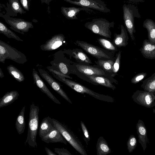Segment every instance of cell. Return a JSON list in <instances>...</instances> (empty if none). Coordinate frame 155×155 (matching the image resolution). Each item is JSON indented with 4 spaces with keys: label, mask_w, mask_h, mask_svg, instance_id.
<instances>
[{
    "label": "cell",
    "mask_w": 155,
    "mask_h": 155,
    "mask_svg": "<svg viewBox=\"0 0 155 155\" xmlns=\"http://www.w3.org/2000/svg\"><path fill=\"white\" fill-rule=\"evenodd\" d=\"M114 60L115 57L114 58L112 59H98L95 62L97 67L114 77L113 69Z\"/></svg>",
    "instance_id": "23"
},
{
    "label": "cell",
    "mask_w": 155,
    "mask_h": 155,
    "mask_svg": "<svg viewBox=\"0 0 155 155\" xmlns=\"http://www.w3.org/2000/svg\"><path fill=\"white\" fill-rule=\"evenodd\" d=\"M147 74L146 72H141L137 74L131 79V82L133 84H136L146 77Z\"/></svg>",
    "instance_id": "36"
},
{
    "label": "cell",
    "mask_w": 155,
    "mask_h": 155,
    "mask_svg": "<svg viewBox=\"0 0 155 155\" xmlns=\"http://www.w3.org/2000/svg\"><path fill=\"white\" fill-rule=\"evenodd\" d=\"M64 1L74 5L91 8L101 12L108 13L110 10L107 5L101 0H64Z\"/></svg>",
    "instance_id": "9"
},
{
    "label": "cell",
    "mask_w": 155,
    "mask_h": 155,
    "mask_svg": "<svg viewBox=\"0 0 155 155\" xmlns=\"http://www.w3.org/2000/svg\"><path fill=\"white\" fill-rule=\"evenodd\" d=\"M31 0H19L20 3L23 8L25 10L29 11L30 5Z\"/></svg>",
    "instance_id": "38"
},
{
    "label": "cell",
    "mask_w": 155,
    "mask_h": 155,
    "mask_svg": "<svg viewBox=\"0 0 155 155\" xmlns=\"http://www.w3.org/2000/svg\"><path fill=\"white\" fill-rule=\"evenodd\" d=\"M61 10L63 15L70 20L77 19L76 15L81 11H92L89 8L86 7L77 8L74 7H67L62 6Z\"/></svg>",
    "instance_id": "21"
},
{
    "label": "cell",
    "mask_w": 155,
    "mask_h": 155,
    "mask_svg": "<svg viewBox=\"0 0 155 155\" xmlns=\"http://www.w3.org/2000/svg\"><path fill=\"white\" fill-rule=\"evenodd\" d=\"M137 144V140L135 137L131 135L127 142V149L129 153H132L136 148Z\"/></svg>",
    "instance_id": "34"
},
{
    "label": "cell",
    "mask_w": 155,
    "mask_h": 155,
    "mask_svg": "<svg viewBox=\"0 0 155 155\" xmlns=\"http://www.w3.org/2000/svg\"><path fill=\"white\" fill-rule=\"evenodd\" d=\"M4 73L1 69L0 68V78H3L4 77Z\"/></svg>",
    "instance_id": "43"
},
{
    "label": "cell",
    "mask_w": 155,
    "mask_h": 155,
    "mask_svg": "<svg viewBox=\"0 0 155 155\" xmlns=\"http://www.w3.org/2000/svg\"><path fill=\"white\" fill-rule=\"evenodd\" d=\"M97 40L98 43L104 49L114 53L117 51V47L110 41L102 38H98Z\"/></svg>",
    "instance_id": "29"
},
{
    "label": "cell",
    "mask_w": 155,
    "mask_h": 155,
    "mask_svg": "<svg viewBox=\"0 0 155 155\" xmlns=\"http://www.w3.org/2000/svg\"><path fill=\"white\" fill-rule=\"evenodd\" d=\"M76 43L86 52L98 59H112L114 58V53L104 48L84 41H77Z\"/></svg>",
    "instance_id": "7"
},
{
    "label": "cell",
    "mask_w": 155,
    "mask_h": 155,
    "mask_svg": "<svg viewBox=\"0 0 155 155\" xmlns=\"http://www.w3.org/2000/svg\"><path fill=\"white\" fill-rule=\"evenodd\" d=\"M2 18L10 26V29L22 35H24L25 33L28 32L30 28L34 27L31 22L21 18L12 17L6 14H3Z\"/></svg>",
    "instance_id": "8"
},
{
    "label": "cell",
    "mask_w": 155,
    "mask_h": 155,
    "mask_svg": "<svg viewBox=\"0 0 155 155\" xmlns=\"http://www.w3.org/2000/svg\"><path fill=\"white\" fill-rule=\"evenodd\" d=\"M121 32L120 34L115 33L113 42L118 48L125 47L128 44L129 36L126 29L122 25L120 26Z\"/></svg>",
    "instance_id": "19"
},
{
    "label": "cell",
    "mask_w": 155,
    "mask_h": 155,
    "mask_svg": "<svg viewBox=\"0 0 155 155\" xmlns=\"http://www.w3.org/2000/svg\"><path fill=\"white\" fill-rule=\"evenodd\" d=\"M19 96L18 93L16 91L7 92L0 99V108L10 104L17 99Z\"/></svg>",
    "instance_id": "25"
},
{
    "label": "cell",
    "mask_w": 155,
    "mask_h": 155,
    "mask_svg": "<svg viewBox=\"0 0 155 155\" xmlns=\"http://www.w3.org/2000/svg\"><path fill=\"white\" fill-rule=\"evenodd\" d=\"M38 70L41 75L50 86L63 98L68 102L72 104V103L71 101L57 82L46 71L41 69H39Z\"/></svg>",
    "instance_id": "11"
},
{
    "label": "cell",
    "mask_w": 155,
    "mask_h": 155,
    "mask_svg": "<svg viewBox=\"0 0 155 155\" xmlns=\"http://www.w3.org/2000/svg\"><path fill=\"white\" fill-rule=\"evenodd\" d=\"M0 33L4 35L9 38H14L19 41H23L16 34L8 28L1 21H0Z\"/></svg>",
    "instance_id": "30"
},
{
    "label": "cell",
    "mask_w": 155,
    "mask_h": 155,
    "mask_svg": "<svg viewBox=\"0 0 155 155\" xmlns=\"http://www.w3.org/2000/svg\"><path fill=\"white\" fill-rule=\"evenodd\" d=\"M143 27L147 29L148 40L152 43L155 44V23L152 19L147 18L143 21Z\"/></svg>",
    "instance_id": "24"
},
{
    "label": "cell",
    "mask_w": 155,
    "mask_h": 155,
    "mask_svg": "<svg viewBox=\"0 0 155 155\" xmlns=\"http://www.w3.org/2000/svg\"><path fill=\"white\" fill-rule=\"evenodd\" d=\"M141 87L144 91L155 94V73L143 81Z\"/></svg>",
    "instance_id": "27"
},
{
    "label": "cell",
    "mask_w": 155,
    "mask_h": 155,
    "mask_svg": "<svg viewBox=\"0 0 155 155\" xmlns=\"http://www.w3.org/2000/svg\"><path fill=\"white\" fill-rule=\"evenodd\" d=\"M3 14L0 12V17H2Z\"/></svg>",
    "instance_id": "45"
},
{
    "label": "cell",
    "mask_w": 155,
    "mask_h": 155,
    "mask_svg": "<svg viewBox=\"0 0 155 155\" xmlns=\"http://www.w3.org/2000/svg\"><path fill=\"white\" fill-rule=\"evenodd\" d=\"M96 150L97 155H106L111 152L106 141L102 136L100 137L97 140Z\"/></svg>",
    "instance_id": "26"
},
{
    "label": "cell",
    "mask_w": 155,
    "mask_h": 155,
    "mask_svg": "<svg viewBox=\"0 0 155 155\" xmlns=\"http://www.w3.org/2000/svg\"><path fill=\"white\" fill-rule=\"evenodd\" d=\"M58 67L61 72L63 74H66L68 72L67 66L63 63H60L59 64Z\"/></svg>",
    "instance_id": "39"
},
{
    "label": "cell",
    "mask_w": 155,
    "mask_h": 155,
    "mask_svg": "<svg viewBox=\"0 0 155 155\" xmlns=\"http://www.w3.org/2000/svg\"><path fill=\"white\" fill-rule=\"evenodd\" d=\"M124 22L131 40L134 41V33L136 32L134 18H141L138 8L131 4H124L123 6Z\"/></svg>",
    "instance_id": "4"
},
{
    "label": "cell",
    "mask_w": 155,
    "mask_h": 155,
    "mask_svg": "<svg viewBox=\"0 0 155 155\" xmlns=\"http://www.w3.org/2000/svg\"><path fill=\"white\" fill-rule=\"evenodd\" d=\"M39 108L33 102L30 106L28 132L25 143L34 148L37 147L36 137L38 129Z\"/></svg>",
    "instance_id": "1"
},
{
    "label": "cell",
    "mask_w": 155,
    "mask_h": 155,
    "mask_svg": "<svg viewBox=\"0 0 155 155\" xmlns=\"http://www.w3.org/2000/svg\"><path fill=\"white\" fill-rule=\"evenodd\" d=\"M7 69L9 74L18 81L22 82L25 80L23 73L15 67L10 65L7 67Z\"/></svg>",
    "instance_id": "31"
},
{
    "label": "cell",
    "mask_w": 155,
    "mask_h": 155,
    "mask_svg": "<svg viewBox=\"0 0 155 155\" xmlns=\"http://www.w3.org/2000/svg\"><path fill=\"white\" fill-rule=\"evenodd\" d=\"M6 59L19 64H24L27 61L24 54L0 40V62L5 64Z\"/></svg>",
    "instance_id": "5"
},
{
    "label": "cell",
    "mask_w": 155,
    "mask_h": 155,
    "mask_svg": "<svg viewBox=\"0 0 155 155\" xmlns=\"http://www.w3.org/2000/svg\"><path fill=\"white\" fill-rule=\"evenodd\" d=\"M65 37L62 34L55 35L47 41L45 44L41 46V49L45 51H50L56 49L63 44Z\"/></svg>",
    "instance_id": "14"
},
{
    "label": "cell",
    "mask_w": 155,
    "mask_h": 155,
    "mask_svg": "<svg viewBox=\"0 0 155 155\" xmlns=\"http://www.w3.org/2000/svg\"><path fill=\"white\" fill-rule=\"evenodd\" d=\"M55 128L52 118L48 116L44 118L41 121L39 128V137L42 138L52 130Z\"/></svg>",
    "instance_id": "22"
},
{
    "label": "cell",
    "mask_w": 155,
    "mask_h": 155,
    "mask_svg": "<svg viewBox=\"0 0 155 155\" xmlns=\"http://www.w3.org/2000/svg\"><path fill=\"white\" fill-rule=\"evenodd\" d=\"M80 124L81 129L84 134V139L87 145H88V142L90 141V140L89 133L83 121H81Z\"/></svg>",
    "instance_id": "35"
},
{
    "label": "cell",
    "mask_w": 155,
    "mask_h": 155,
    "mask_svg": "<svg viewBox=\"0 0 155 155\" xmlns=\"http://www.w3.org/2000/svg\"><path fill=\"white\" fill-rule=\"evenodd\" d=\"M121 52L119 50L116 54L113 65V74L114 77L116 75L119 70L121 58Z\"/></svg>",
    "instance_id": "33"
},
{
    "label": "cell",
    "mask_w": 155,
    "mask_h": 155,
    "mask_svg": "<svg viewBox=\"0 0 155 155\" xmlns=\"http://www.w3.org/2000/svg\"><path fill=\"white\" fill-rule=\"evenodd\" d=\"M5 8L6 15L10 16H16L18 13L21 15L26 12L21 6L19 0H8Z\"/></svg>",
    "instance_id": "16"
},
{
    "label": "cell",
    "mask_w": 155,
    "mask_h": 155,
    "mask_svg": "<svg viewBox=\"0 0 155 155\" xmlns=\"http://www.w3.org/2000/svg\"><path fill=\"white\" fill-rule=\"evenodd\" d=\"M137 133L139 138L138 142L144 151L147 148L148 141L147 130L143 121L139 120L136 124Z\"/></svg>",
    "instance_id": "17"
},
{
    "label": "cell",
    "mask_w": 155,
    "mask_h": 155,
    "mask_svg": "<svg viewBox=\"0 0 155 155\" xmlns=\"http://www.w3.org/2000/svg\"><path fill=\"white\" fill-rule=\"evenodd\" d=\"M45 150L47 154L48 155H56L57 154L53 152L50 149L47 147H45Z\"/></svg>",
    "instance_id": "41"
},
{
    "label": "cell",
    "mask_w": 155,
    "mask_h": 155,
    "mask_svg": "<svg viewBox=\"0 0 155 155\" xmlns=\"http://www.w3.org/2000/svg\"><path fill=\"white\" fill-rule=\"evenodd\" d=\"M53 0H41V3H45L46 4L49 5V3Z\"/></svg>",
    "instance_id": "42"
},
{
    "label": "cell",
    "mask_w": 155,
    "mask_h": 155,
    "mask_svg": "<svg viewBox=\"0 0 155 155\" xmlns=\"http://www.w3.org/2000/svg\"><path fill=\"white\" fill-rule=\"evenodd\" d=\"M139 50L144 58L150 59L155 58V44L151 43L148 39L144 40Z\"/></svg>",
    "instance_id": "20"
},
{
    "label": "cell",
    "mask_w": 155,
    "mask_h": 155,
    "mask_svg": "<svg viewBox=\"0 0 155 155\" xmlns=\"http://www.w3.org/2000/svg\"><path fill=\"white\" fill-rule=\"evenodd\" d=\"M54 152L58 155H72L67 149L64 148H54Z\"/></svg>",
    "instance_id": "37"
},
{
    "label": "cell",
    "mask_w": 155,
    "mask_h": 155,
    "mask_svg": "<svg viewBox=\"0 0 155 155\" xmlns=\"http://www.w3.org/2000/svg\"><path fill=\"white\" fill-rule=\"evenodd\" d=\"M59 80L62 82L72 89L81 94H86L99 100L109 102H114V99L112 97L96 93L87 87L73 81L65 78L59 77Z\"/></svg>",
    "instance_id": "6"
},
{
    "label": "cell",
    "mask_w": 155,
    "mask_h": 155,
    "mask_svg": "<svg viewBox=\"0 0 155 155\" xmlns=\"http://www.w3.org/2000/svg\"><path fill=\"white\" fill-rule=\"evenodd\" d=\"M32 75L34 83L41 91L54 102L58 104H61V102L50 91L35 69H33Z\"/></svg>",
    "instance_id": "15"
},
{
    "label": "cell",
    "mask_w": 155,
    "mask_h": 155,
    "mask_svg": "<svg viewBox=\"0 0 155 155\" xmlns=\"http://www.w3.org/2000/svg\"><path fill=\"white\" fill-rule=\"evenodd\" d=\"M129 2H132L134 3H139L140 1L138 0H127Z\"/></svg>",
    "instance_id": "44"
},
{
    "label": "cell",
    "mask_w": 155,
    "mask_h": 155,
    "mask_svg": "<svg viewBox=\"0 0 155 155\" xmlns=\"http://www.w3.org/2000/svg\"><path fill=\"white\" fill-rule=\"evenodd\" d=\"M76 66L78 71L84 75L102 76L113 78L111 75L106 73L97 65L77 64Z\"/></svg>",
    "instance_id": "12"
},
{
    "label": "cell",
    "mask_w": 155,
    "mask_h": 155,
    "mask_svg": "<svg viewBox=\"0 0 155 155\" xmlns=\"http://www.w3.org/2000/svg\"><path fill=\"white\" fill-rule=\"evenodd\" d=\"M42 141L47 143L60 142L67 144V141L60 132L55 128L41 138Z\"/></svg>",
    "instance_id": "18"
},
{
    "label": "cell",
    "mask_w": 155,
    "mask_h": 155,
    "mask_svg": "<svg viewBox=\"0 0 155 155\" xmlns=\"http://www.w3.org/2000/svg\"><path fill=\"white\" fill-rule=\"evenodd\" d=\"M95 85H101L114 90L116 87L113 83L118 84V81L114 78H111L102 76L89 75H84Z\"/></svg>",
    "instance_id": "13"
},
{
    "label": "cell",
    "mask_w": 155,
    "mask_h": 155,
    "mask_svg": "<svg viewBox=\"0 0 155 155\" xmlns=\"http://www.w3.org/2000/svg\"><path fill=\"white\" fill-rule=\"evenodd\" d=\"M72 55L75 58L80 61L88 64H92L91 60L87 55L81 50L76 49L73 52Z\"/></svg>",
    "instance_id": "32"
},
{
    "label": "cell",
    "mask_w": 155,
    "mask_h": 155,
    "mask_svg": "<svg viewBox=\"0 0 155 155\" xmlns=\"http://www.w3.org/2000/svg\"><path fill=\"white\" fill-rule=\"evenodd\" d=\"M139 0L140 2H143L144 0Z\"/></svg>",
    "instance_id": "46"
},
{
    "label": "cell",
    "mask_w": 155,
    "mask_h": 155,
    "mask_svg": "<svg viewBox=\"0 0 155 155\" xmlns=\"http://www.w3.org/2000/svg\"><path fill=\"white\" fill-rule=\"evenodd\" d=\"M153 93L138 90L132 96L133 101L138 104L150 108L155 106V95Z\"/></svg>",
    "instance_id": "10"
},
{
    "label": "cell",
    "mask_w": 155,
    "mask_h": 155,
    "mask_svg": "<svg viewBox=\"0 0 155 155\" xmlns=\"http://www.w3.org/2000/svg\"><path fill=\"white\" fill-rule=\"evenodd\" d=\"M54 126L61 133L66 141L82 155H87L81 141L67 125L58 120L52 118Z\"/></svg>",
    "instance_id": "2"
},
{
    "label": "cell",
    "mask_w": 155,
    "mask_h": 155,
    "mask_svg": "<svg viewBox=\"0 0 155 155\" xmlns=\"http://www.w3.org/2000/svg\"><path fill=\"white\" fill-rule=\"evenodd\" d=\"M114 21L110 22L105 18L93 19L91 21L86 22L85 27L93 33L106 38H111V28L114 27Z\"/></svg>",
    "instance_id": "3"
},
{
    "label": "cell",
    "mask_w": 155,
    "mask_h": 155,
    "mask_svg": "<svg viewBox=\"0 0 155 155\" xmlns=\"http://www.w3.org/2000/svg\"><path fill=\"white\" fill-rule=\"evenodd\" d=\"M49 70L55 74L59 77H63L65 78H67L70 79H72V78L69 76L65 74H63L62 73L58 72V71L54 70L53 69H50Z\"/></svg>",
    "instance_id": "40"
},
{
    "label": "cell",
    "mask_w": 155,
    "mask_h": 155,
    "mask_svg": "<svg viewBox=\"0 0 155 155\" xmlns=\"http://www.w3.org/2000/svg\"><path fill=\"white\" fill-rule=\"evenodd\" d=\"M25 106L23 107L17 117L15 122V127L19 134L23 133L25 127Z\"/></svg>",
    "instance_id": "28"
}]
</instances>
